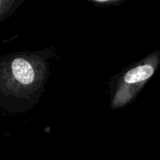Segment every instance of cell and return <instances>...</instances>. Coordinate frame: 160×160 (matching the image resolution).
<instances>
[{
  "label": "cell",
  "mask_w": 160,
  "mask_h": 160,
  "mask_svg": "<svg viewBox=\"0 0 160 160\" xmlns=\"http://www.w3.org/2000/svg\"><path fill=\"white\" fill-rule=\"evenodd\" d=\"M54 47L0 56V110L18 114L32 110L45 92Z\"/></svg>",
  "instance_id": "6da1fadb"
},
{
  "label": "cell",
  "mask_w": 160,
  "mask_h": 160,
  "mask_svg": "<svg viewBox=\"0 0 160 160\" xmlns=\"http://www.w3.org/2000/svg\"><path fill=\"white\" fill-rule=\"evenodd\" d=\"M24 0H0V22L12 16Z\"/></svg>",
  "instance_id": "3957f363"
},
{
  "label": "cell",
  "mask_w": 160,
  "mask_h": 160,
  "mask_svg": "<svg viewBox=\"0 0 160 160\" xmlns=\"http://www.w3.org/2000/svg\"><path fill=\"white\" fill-rule=\"evenodd\" d=\"M155 70L156 67L153 64H142L127 71L115 89L111 108L118 110L129 104L145 82L154 75Z\"/></svg>",
  "instance_id": "7a4b0ae2"
}]
</instances>
